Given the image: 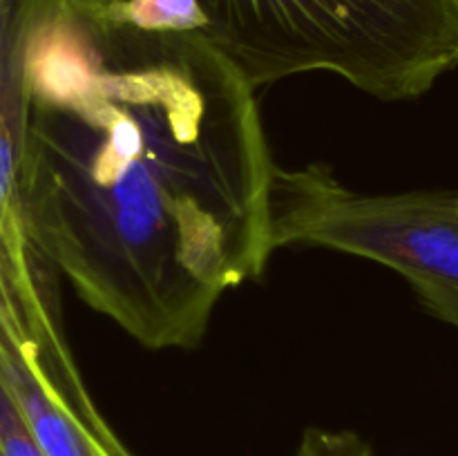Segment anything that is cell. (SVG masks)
Returning <instances> with one entry per match:
<instances>
[{
    "label": "cell",
    "mask_w": 458,
    "mask_h": 456,
    "mask_svg": "<svg viewBox=\"0 0 458 456\" xmlns=\"http://www.w3.org/2000/svg\"><path fill=\"white\" fill-rule=\"evenodd\" d=\"M30 235L146 349H195L273 255L276 161L255 88L195 36L36 0L25 45Z\"/></svg>",
    "instance_id": "obj_1"
},
{
    "label": "cell",
    "mask_w": 458,
    "mask_h": 456,
    "mask_svg": "<svg viewBox=\"0 0 458 456\" xmlns=\"http://www.w3.org/2000/svg\"><path fill=\"white\" fill-rule=\"evenodd\" d=\"M83 16L195 36L255 89L311 72L387 103L414 101L458 65V0H72Z\"/></svg>",
    "instance_id": "obj_2"
},
{
    "label": "cell",
    "mask_w": 458,
    "mask_h": 456,
    "mask_svg": "<svg viewBox=\"0 0 458 456\" xmlns=\"http://www.w3.org/2000/svg\"><path fill=\"white\" fill-rule=\"evenodd\" d=\"M271 244L356 255L401 273L458 331V190L360 192L325 164L273 174Z\"/></svg>",
    "instance_id": "obj_3"
},
{
    "label": "cell",
    "mask_w": 458,
    "mask_h": 456,
    "mask_svg": "<svg viewBox=\"0 0 458 456\" xmlns=\"http://www.w3.org/2000/svg\"><path fill=\"white\" fill-rule=\"evenodd\" d=\"M0 456H43L3 374H0Z\"/></svg>",
    "instance_id": "obj_4"
},
{
    "label": "cell",
    "mask_w": 458,
    "mask_h": 456,
    "mask_svg": "<svg viewBox=\"0 0 458 456\" xmlns=\"http://www.w3.org/2000/svg\"><path fill=\"white\" fill-rule=\"evenodd\" d=\"M291 456H374V447L352 429L307 427Z\"/></svg>",
    "instance_id": "obj_5"
}]
</instances>
